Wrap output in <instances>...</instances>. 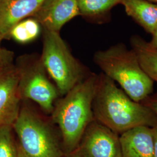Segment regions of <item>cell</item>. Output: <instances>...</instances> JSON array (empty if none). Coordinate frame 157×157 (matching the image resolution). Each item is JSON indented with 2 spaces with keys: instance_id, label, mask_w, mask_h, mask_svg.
I'll list each match as a JSON object with an SVG mask.
<instances>
[{
  "instance_id": "1",
  "label": "cell",
  "mask_w": 157,
  "mask_h": 157,
  "mask_svg": "<svg viewBox=\"0 0 157 157\" xmlns=\"http://www.w3.org/2000/svg\"><path fill=\"white\" fill-rule=\"evenodd\" d=\"M93 112L95 121L119 135L137 127L157 124V116L149 107L133 100L102 73L98 74Z\"/></svg>"
},
{
  "instance_id": "2",
  "label": "cell",
  "mask_w": 157,
  "mask_h": 157,
  "mask_svg": "<svg viewBox=\"0 0 157 157\" xmlns=\"http://www.w3.org/2000/svg\"><path fill=\"white\" fill-rule=\"evenodd\" d=\"M98 74H90L56 101L51 121L58 126L63 147L69 154L75 150L85 130L94 120L93 102Z\"/></svg>"
},
{
  "instance_id": "3",
  "label": "cell",
  "mask_w": 157,
  "mask_h": 157,
  "mask_svg": "<svg viewBox=\"0 0 157 157\" xmlns=\"http://www.w3.org/2000/svg\"><path fill=\"white\" fill-rule=\"evenodd\" d=\"M93 61L101 73L118 84L133 100L143 102L154 93L155 82L141 67L135 51L123 43L97 51Z\"/></svg>"
},
{
  "instance_id": "4",
  "label": "cell",
  "mask_w": 157,
  "mask_h": 157,
  "mask_svg": "<svg viewBox=\"0 0 157 157\" xmlns=\"http://www.w3.org/2000/svg\"><path fill=\"white\" fill-rule=\"evenodd\" d=\"M23 102L12 125L19 147L26 157H62L63 152L52 122Z\"/></svg>"
},
{
  "instance_id": "5",
  "label": "cell",
  "mask_w": 157,
  "mask_h": 157,
  "mask_svg": "<svg viewBox=\"0 0 157 157\" xmlns=\"http://www.w3.org/2000/svg\"><path fill=\"white\" fill-rule=\"evenodd\" d=\"M40 58L59 95L62 96L90 73L73 56L58 32L43 29V48Z\"/></svg>"
},
{
  "instance_id": "6",
  "label": "cell",
  "mask_w": 157,
  "mask_h": 157,
  "mask_svg": "<svg viewBox=\"0 0 157 157\" xmlns=\"http://www.w3.org/2000/svg\"><path fill=\"white\" fill-rule=\"evenodd\" d=\"M14 63L19 75L18 91L22 101H33L44 112L51 114L60 95L40 55L25 54L18 56Z\"/></svg>"
},
{
  "instance_id": "7",
  "label": "cell",
  "mask_w": 157,
  "mask_h": 157,
  "mask_svg": "<svg viewBox=\"0 0 157 157\" xmlns=\"http://www.w3.org/2000/svg\"><path fill=\"white\" fill-rule=\"evenodd\" d=\"M72 152L79 157H122L120 135L94 119Z\"/></svg>"
},
{
  "instance_id": "8",
  "label": "cell",
  "mask_w": 157,
  "mask_h": 157,
  "mask_svg": "<svg viewBox=\"0 0 157 157\" xmlns=\"http://www.w3.org/2000/svg\"><path fill=\"white\" fill-rule=\"evenodd\" d=\"M19 75L15 63L0 70V128L13 125L22 101L18 91Z\"/></svg>"
},
{
  "instance_id": "9",
  "label": "cell",
  "mask_w": 157,
  "mask_h": 157,
  "mask_svg": "<svg viewBox=\"0 0 157 157\" xmlns=\"http://www.w3.org/2000/svg\"><path fill=\"white\" fill-rule=\"evenodd\" d=\"M78 16L77 0H45L32 17L43 29L59 33L65 24Z\"/></svg>"
},
{
  "instance_id": "10",
  "label": "cell",
  "mask_w": 157,
  "mask_h": 157,
  "mask_svg": "<svg viewBox=\"0 0 157 157\" xmlns=\"http://www.w3.org/2000/svg\"><path fill=\"white\" fill-rule=\"evenodd\" d=\"M45 0H0V34L10 39V33L17 23L32 17Z\"/></svg>"
},
{
  "instance_id": "11",
  "label": "cell",
  "mask_w": 157,
  "mask_h": 157,
  "mask_svg": "<svg viewBox=\"0 0 157 157\" xmlns=\"http://www.w3.org/2000/svg\"><path fill=\"white\" fill-rule=\"evenodd\" d=\"M122 157H154L151 128L137 127L120 135Z\"/></svg>"
},
{
  "instance_id": "12",
  "label": "cell",
  "mask_w": 157,
  "mask_h": 157,
  "mask_svg": "<svg viewBox=\"0 0 157 157\" xmlns=\"http://www.w3.org/2000/svg\"><path fill=\"white\" fill-rule=\"evenodd\" d=\"M124 11L147 33L157 28V4L148 0H124Z\"/></svg>"
},
{
  "instance_id": "13",
  "label": "cell",
  "mask_w": 157,
  "mask_h": 157,
  "mask_svg": "<svg viewBox=\"0 0 157 157\" xmlns=\"http://www.w3.org/2000/svg\"><path fill=\"white\" fill-rule=\"evenodd\" d=\"M124 0H77L79 16L95 23L106 22L112 9Z\"/></svg>"
},
{
  "instance_id": "14",
  "label": "cell",
  "mask_w": 157,
  "mask_h": 157,
  "mask_svg": "<svg viewBox=\"0 0 157 157\" xmlns=\"http://www.w3.org/2000/svg\"><path fill=\"white\" fill-rule=\"evenodd\" d=\"M130 43L144 71L154 82L157 83V48L138 34L130 37Z\"/></svg>"
},
{
  "instance_id": "15",
  "label": "cell",
  "mask_w": 157,
  "mask_h": 157,
  "mask_svg": "<svg viewBox=\"0 0 157 157\" xmlns=\"http://www.w3.org/2000/svg\"><path fill=\"white\" fill-rule=\"evenodd\" d=\"M42 27L33 17L25 19L15 25L11 30L10 38L20 44L32 42L39 37Z\"/></svg>"
},
{
  "instance_id": "16",
  "label": "cell",
  "mask_w": 157,
  "mask_h": 157,
  "mask_svg": "<svg viewBox=\"0 0 157 157\" xmlns=\"http://www.w3.org/2000/svg\"><path fill=\"white\" fill-rule=\"evenodd\" d=\"M12 126L0 128V157H19L17 146L15 144Z\"/></svg>"
},
{
  "instance_id": "17",
  "label": "cell",
  "mask_w": 157,
  "mask_h": 157,
  "mask_svg": "<svg viewBox=\"0 0 157 157\" xmlns=\"http://www.w3.org/2000/svg\"><path fill=\"white\" fill-rule=\"evenodd\" d=\"M3 40L0 34V70L14 63V52L2 47L1 43Z\"/></svg>"
},
{
  "instance_id": "18",
  "label": "cell",
  "mask_w": 157,
  "mask_h": 157,
  "mask_svg": "<svg viewBox=\"0 0 157 157\" xmlns=\"http://www.w3.org/2000/svg\"><path fill=\"white\" fill-rule=\"evenodd\" d=\"M143 103L149 107L157 116V90L143 101Z\"/></svg>"
},
{
  "instance_id": "19",
  "label": "cell",
  "mask_w": 157,
  "mask_h": 157,
  "mask_svg": "<svg viewBox=\"0 0 157 157\" xmlns=\"http://www.w3.org/2000/svg\"><path fill=\"white\" fill-rule=\"evenodd\" d=\"M151 132L153 139L154 157H157V124L151 128Z\"/></svg>"
},
{
  "instance_id": "20",
  "label": "cell",
  "mask_w": 157,
  "mask_h": 157,
  "mask_svg": "<svg viewBox=\"0 0 157 157\" xmlns=\"http://www.w3.org/2000/svg\"><path fill=\"white\" fill-rule=\"evenodd\" d=\"M151 35V39L149 41V43L152 47H154V48L157 49V28Z\"/></svg>"
},
{
  "instance_id": "21",
  "label": "cell",
  "mask_w": 157,
  "mask_h": 157,
  "mask_svg": "<svg viewBox=\"0 0 157 157\" xmlns=\"http://www.w3.org/2000/svg\"><path fill=\"white\" fill-rule=\"evenodd\" d=\"M17 150H18V156H19V157H26L24 155V154L23 153L22 151L21 150V149L19 147L18 145H17Z\"/></svg>"
},
{
  "instance_id": "22",
  "label": "cell",
  "mask_w": 157,
  "mask_h": 157,
  "mask_svg": "<svg viewBox=\"0 0 157 157\" xmlns=\"http://www.w3.org/2000/svg\"><path fill=\"white\" fill-rule=\"evenodd\" d=\"M67 157H79L76 154H75V153H73V152H72V153H71V154H69V156Z\"/></svg>"
},
{
  "instance_id": "23",
  "label": "cell",
  "mask_w": 157,
  "mask_h": 157,
  "mask_svg": "<svg viewBox=\"0 0 157 157\" xmlns=\"http://www.w3.org/2000/svg\"><path fill=\"white\" fill-rule=\"evenodd\" d=\"M148 1H151V2H154V3H156V4H157V0H148Z\"/></svg>"
}]
</instances>
